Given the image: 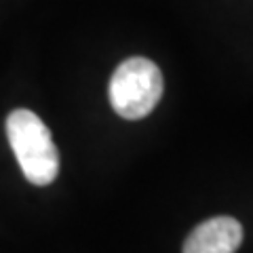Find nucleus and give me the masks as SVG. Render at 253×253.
<instances>
[{"mask_svg": "<svg viewBox=\"0 0 253 253\" xmlns=\"http://www.w3.org/2000/svg\"><path fill=\"white\" fill-rule=\"evenodd\" d=\"M6 137L21 173L30 184L49 186L59 173V152L49 126L32 110H13L6 118Z\"/></svg>", "mask_w": 253, "mask_h": 253, "instance_id": "nucleus-1", "label": "nucleus"}, {"mask_svg": "<svg viewBox=\"0 0 253 253\" xmlns=\"http://www.w3.org/2000/svg\"><path fill=\"white\" fill-rule=\"evenodd\" d=\"M163 72L146 57H129L114 70L108 95L118 116L139 121L148 116L163 97Z\"/></svg>", "mask_w": 253, "mask_h": 253, "instance_id": "nucleus-2", "label": "nucleus"}, {"mask_svg": "<svg viewBox=\"0 0 253 253\" xmlns=\"http://www.w3.org/2000/svg\"><path fill=\"white\" fill-rule=\"evenodd\" d=\"M243 243L239 219L219 215L203 221L188 234L184 253H234Z\"/></svg>", "mask_w": 253, "mask_h": 253, "instance_id": "nucleus-3", "label": "nucleus"}]
</instances>
